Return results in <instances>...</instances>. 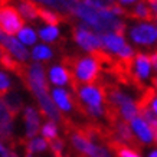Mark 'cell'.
Here are the masks:
<instances>
[{"label":"cell","mask_w":157,"mask_h":157,"mask_svg":"<svg viewBox=\"0 0 157 157\" xmlns=\"http://www.w3.org/2000/svg\"><path fill=\"white\" fill-rule=\"evenodd\" d=\"M68 13L75 14L76 17L84 20V23L94 28L101 33H115L123 36L125 33V23L118 20L114 13L98 10L90 6L84 0H67Z\"/></svg>","instance_id":"obj_1"},{"label":"cell","mask_w":157,"mask_h":157,"mask_svg":"<svg viewBox=\"0 0 157 157\" xmlns=\"http://www.w3.org/2000/svg\"><path fill=\"white\" fill-rule=\"evenodd\" d=\"M62 65L69 72V85L72 94H76L78 90L84 85H100L101 79V67L100 63L91 56H63Z\"/></svg>","instance_id":"obj_2"},{"label":"cell","mask_w":157,"mask_h":157,"mask_svg":"<svg viewBox=\"0 0 157 157\" xmlns=\"http://www.w3.org/2000/svg\"><path fill=\"white\" fill-rule=\"evenodd\" d=\"M25 17L19 10L13 6H2L0 7V30L7 36L19 35L22 29H25Z\"/></svg>","instance_id":"obj_3"},{"label":"cell","mask_w":157,"mask_h":157,"mask_svg":"<svg viewBox=\"0 0 157 157\" xmlns=\"http://www.w3.org/2000/svg\"><path fill=\"white\" fill-rule=\"evenodd\" d=\"M88 26V25H86ZM85 25H74L72 26V38L81 48L86 49V51H94V49L102 48V40L101 36L92 33L91 30H88Z\"/></svg>","instance_id":"obj_4"},{"label":"cell","mask_w":157,"mask_h":157,"mask_svg":"<svg viewBox=\"0 0 157 157\" xmlns=\"http://www.w3.org/2000/svg\"><path fill=\"white\" fill-rule=\"evenodd\" d=\"M101 40L104 48L114 52L118 58H133L134 51L125 43L123 36H118L115 33H101Z\"/></svg>","instance_id":"obj_5"},{"label":"cell","mask_w":157,"mask_h":157,"mask_svg":"<svg viewBox=\"0 0 157 157\" xmlns=\"http://www.w3.org/2000/svg\"><path fill=\"white\" fill-rule=\"evenodd\" d=\"M131 39L138 45H151L157 40V26L153 25H138L131 29Z\"/></svg>","instance_id":"obj_6"},{"label":"cell","mask_w":157,"mask_h":157,"mask_svg":"<svg viewBox=\"0 0 157 157\" xmlns=\"http://www.w3.org/2000/svg\"><path fill=\"white\" fill-rule=\"evenodd\" d=\"M0 43H2L3 46H6V49H7L16 59H19V61H22V62L26 61V59L30 56L28 52V49L25 48L23 45H20L13 36H7V35L3 33V32H0Z\"/></svg>","instance_id":"obj_7"},{"label":"cell","mask_w":157,"mask_h":157,"mask_svg":"<svg viewBox=\"0 0 157 157\" xmlns=\"http://www.w3.org/2000/svg\"><path fill=\"white\" fill-rule=\"evenodd\" d=\"M131 128H133L136 136H137L144 144L154 143V134H153L151 127H150L147 124V121L144 118H141L140 115H137L136 118H133V121H131Z\"/></svg>","instance_id":"obj_8"},{"label":"cell","mask_w":157,"mask_h":157,"mask_svg":"<svg viewBox=\"0 0 157 157\" xmlns=\"http://www.w3.org/2000/svg\"><path fill=\"white\" fill-rule=\"evenodd\" d=\"M40 117L42 114H39L33 107H28L25 109V124H26V138H32L39 133V125H40Z\"/></svg>","instance_id":"obj_9"},{"label":"cell","mask_w":157,"mask_h":157,"mask_svg":"<svg viewBox=\"0 0 157 157\" xmlns=\"http://www.w3.org/2000/svg\"><path fill=\"white\" fill-rule=\"evenodd\" d=\"M127 17L134 20H140V22H153L156 20L153 9L147 6V0H138L136 7L127 12Z\"/></svg>","instance_id":"obj_10"},{"label":"cell","mask_w":157,"mask_h":157,"mask_svg":"<svg viewBox=\"0 0 157 157\" xmlns=\"http://www.w3.org/2000/svg\"><path fill=\"white\" fill-rule=\"evenodd\" d=\"M0 98L5 101V104L9 107V109L12 111V114L16 117V115L20 113V109L23 107V102H22V98H20L19 92L14 90H9L5 94H0Z\"/></svg>","instance_id":"obj_11"},{"label":"cell","mask_w":157,"mask_h":157,"mask_svg":"<svg viewBox=\"0 0 157 157\" xmlns=\"http://www.w3.org/2000/svg\"><path fill=\"white\" fill-rule=\"evenodd\" d=\"M136 74H137L138 79L143 81L150 75V68H151V61H150V55L137 52L136 53Z\"/></svg>","instance_id":"obj_12"},{"label":"cell","mask_w":157,"mask_h":157,"mask_svg":"<svg viewBox=\"0 0 157 157\" xmlns=\"http://www.w3.org/2000/svg\"><path fill=\"white\" fill-rule=\"evenodd\" d=\"M105 146L114 153L117 157H141L138 154V151H136L134 148H131L127 144L121 143L118 140H109Z\"/></svg>","instance_id":"obj_13"},{"label":"cell","mask_w":157,"mask_h":157,"mask_svg":"<svg viewBox=\"0 0 157 157\" xmlns=\"http://www.w3.org/2000/svg\"><path fill=\"white\" fill-rule=\"evenodd\" d=\"M39 17L46 22L49 26H58L62 22H69L71 17L68 14H62V13H56V12H51V10L45 9L42 6H39Z\"/></svg>","instance_id":"obj_14"},{"label":"cell","mask_w":157,"mask_h":157,"mask_svg":"<svg viewBox=\"0 0 157 157\" xmlns=\"http://www.w3.org/2000/svg\"><path fill=\"white\" fill-rule=\"evenodd\" d=\"M52 98L63 113L71 111V108L74 107V104H72V94L67 92V91L62 90V88H55V90H53Z\"/></svg>","instance_id":"obj_15"},{"label":"cell","mask_w":157,"mask_h":157,"mask_svg":"<svg viewBox=\"0 0 157 157\" xmlns=\"http://www.w3.org/2000/svg\"><path fill=\"white\" fill-rule=\"evenodd\" d=\"M19 5L20 13L25 19L28 20H35L36 17H39V6L35 0H17Z\"/></svg>","instance_id":"obj_16"},{"label":"cell","mask_w":157,"mask_h":157,"mask_svg":"<svg viewBox=\"0 0 157 157\" xmlns=\"http://www.w3.org/2000/svg\"><path fill=\"white\" fill-rule=\"evenodd\" d=\"M156 100V90L154 88H150V86H146L141 92H140V97H138L137 102V111L138 113H141L144 109L150 108L153 105V101Z\"/></svg>","instance_id":"obj_17"},{"label":"cell","mask_w":157,"mask_h":157,"mask_svg":"<svg viewBox=\"0 0 157 157\" xmlns=\"http://www.w3.org/2000/svg\"><path fill=\"white\" fill-rule=\"evenodd\" d=\"M49 76L55 85H65L67 82H69V72L63 67H52Z\"/></svg>","instance_id":"obj_18"},{"label":"cell","mask_w":157,"mask_h":157,"mask_svg":"<svg viewBox=\"0 0 157 157\" xmlns=\"http://www.w3.org/2000/svg\"><path fill=\"white\" fill-rule=\"evenodd\" d=\"M13 120H14V115L12 114L9 107L5 104V101L0 98V127L13 124Z\"/></svg>","instance_id":"obj_19"},{"label":"cell","mask_w":157,"mask_h":157,"mask_svg":"<svg viewBox=\"0 0 157 157\" xmlns=\"http://www.w3.org/2000/svg\"><path fill=\"white\" fill-rule=\"evenodd\" d=\"M32 58L36 61H48L52 58V51L45 45H39V46H35L32 51Z\"/></svg>","instance_id":"obj_20"},{"label":"cell","mask_w":157,"mask_h":157,"mask_svg":"<svg viewBox=\"0 0 157 157\" xmlns=\"http://www.w3.org/2000/svg\"><path fill=\"white\" fill-rule=\"evenodd\" d=\"M58 36H59V32H58L56 26H48L40 30V38L45 42H55Z\"/></svg>","instance_id":"obj_21"},{"label":"cell","mask_w":157,"mask_h":157,"mask_svg":"<svg viewBox=\"0 0 157 157\" xmlns=\"http://www.w3.org/2000/svg\"><path fill=\"white\" fill-rule=\"evenodd\" d=\"M49 143V147H51V150H52V154L53 157H63L62 156V150H63V140L59 137H55L52 138V140H48Z\"/></svg>","instance_id":"obj_22"},{"label":"cell","mask_w":157,"mask_h":157,"mask_svg":"<svg viewBox=\"0 0 157 157\" xmlns=\"http://www.w3.org/2000/svg\"><path fill=\"white\" fill-rule=\"evenodd\" d=\"M19 39L20 42H23L25 45H33L36 42V35H35V32L32 29L25 28L19 32Z\"/></svg>","instance_id":"obj_23"},{"label":"cell","mask_w":157,"mask_h":157,"mask_svg":"<svg viewBox=\"0 0 157 157\" xmlns=\"http://www.w3.org/2000/svg\"><path fill=\"white\" fill-rule=\"evenodd\" d=\"M42 134L45 136L46 140H52V138L58 137L56 136V125H55V121H48V123L43 125L42 128Z\"/></svg>","instance_id":"obj_24"},{"label":"cell","mask_w":157,"mask_h":157,"mask_svg":"<svg viewBox=\"0 0 157 157\" xmlns=\"http://www.w3.org/2000/svg\"><path fill=\"white\" fill-rule=\"evenodd\" d=\"M39 2H43V3L52 6V7H55V9H58V10H61V12H68L67 0H39Z\"/></svg>","instance_id":"obj_25"},{"label":"cell","mask_w":157,"mask_h":157,"mask_svg":"<svg viewBox=\"0 0 157 157\" xmlns=\"http://www.w3.org/2000/svg\"><path fill=\"white\" fill-rule=\"evenodd\" d=\"M10 86H12V82H10L9 76L6 75L5 72L0 71V94L7 92L10 90Z\"/></svg>","instance_id":"obj_26"},{"label":"cell","mask_w":157,"mask_h":157,"mask_svg":"<svg viewBox=\"0 0 157 157\" xmlns=\"http://www.w3.org/2000/svg\"><path fill=\"white\" fill-rule=\"evenodd\" d=\"M150 7L153 9V13H154V17H156V22H157V0H147Z\"/></svg>","instance_id":"obj_27"},{"label":"cell","mask_w":157,"mask_h":157,"mask_svg":"<svg viewBox=\"0 0 157 157\" xmlns=\"http://www.w3.org/2000/svg\"><path fill=\"white\" fill-rule=\"evenodd\" d=\"M150 61H151V65L154 67V69L157 71V51H154L153 53H150Z\"/></svg>","instance_id":"obj_28"},{"label":"cell","mask_w":157,"mask_h":157,"mask_svg":"<svg viewBox=\"0 0 157 157\" xmlns=\"http://www.w3.org/2000/svg\"><path fill=\"white\" fill-rule=\"evenodd\" d=\"M0 157H9V153H7L6 147L3 146V143H2V140H0Z\"/></svg>","instance_id":"obj_29"},{"label":"cell","mask_w":157,"mask_h":157,"mask_svg":"<svg viewBox=\"0 0 157 157\" xmlns=\"http://www.w3.org/2000/svg\"><path fill=\"white\" fill-rule=\"evenodd\" d=\"M151 108H153V111L157 114V97H156V100L153 101V105H151Z\"/></svg>","instance_id":"obj_30"},{"label":"cell","mask_w":157,"mask_h":157,"mask_svg":"<svg viewBox=\"0 0 157 157\" xmlns=\"http://www.w3.org/2000/svg\"><path fill=\"white\" fill-rule=\"evenodd\" d=\"M10 2H13V0H0V7H2V6H6V5H9Z\"/></svg>","instance_id":"obj_31"},{"label":"cell","mask_w":157,"mask_h":157,"mask_svg":"<svg viewBox=\"0 0 157 157\" xmlns=\"http://www.w3.org/2000/svg\"><path fill=\"white\" fill-rule=\"evenodd\" d=\"M121 3H125V5H130V3H134V2H137V0H120Z\"/></svg>","instance_id":"obj_32"},{"label":"cell","mask_w":157,"mask_h":157,"mask_svg":"<svg viewBox=\"0 0 157 157\" xmlns=\"http://www.w3.org/2000/svg\"><path fill=\"white\" fill-rule=\"evenodd\" d=\"M151 82H153V85L157 88V75H154V76L151 78Z\"/></svg>","instance_id":"obj_33"},{"label":"cell","mask_w":157,"mask_h":157,"mask_svg":"<svg viewBox=\"0 0 157 157\" xmlns=\"http://www.w3.org/2000/svg\"><path fill=\"white\" fill-rule=\"evenodd\" d=\"M3 52H5V46L0 43V59H2V56H3Z\"/></svg>","instance_id":"obj_34"},{"label":"cell","mask_w":157,"mask_h":157,"mask_svg":"<svg viewBox=\"0 0 157 157\" xmlns=\"http://www.w3.org/2000/svg\"><path fill=\"white\" fill-rule=\"evenodd\" d=\"M148 157H157V150H153V151L148 154Z\"/></svg>","instance_id":"obj_35"},{"label":"cell","mask_w":157,"mask_h":157,"mask_svg":"<svg viewBox=\"0 0 157 157\" xmlns=\"http://www.w3.org/2000/svg\"><path fill=\"white\" fill-rule=\"evenodd\" d=\"M9 157H19V156H17V154H16V153H14L13 150H12V151L9 153Z\"/></svg>","instance_id":"obj_36"},{"label":"cell","mask_w":157,"mask_h":157,"mask_svg":"<svg viewBox=\"0 0 157 157\" xmlns=\"http://www.w3.org/2000/svg\"><path fill=\"white\" fill-rule=\"evenodd\" d=\"M26 157H32V153H29V151H26Z\"/></svg>","instance_id":"obj_37"}]
</instances>
